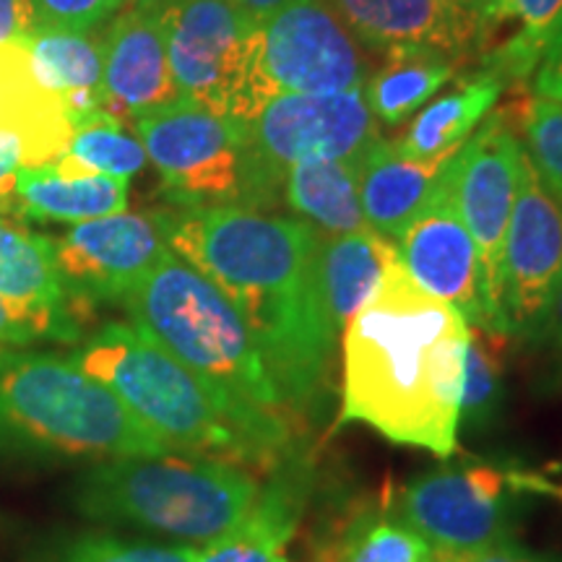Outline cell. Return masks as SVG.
I'll use <instances>...</instances> for the list:
<instances>
[{"instance_id":"cell-16","label":"cell","mask_w":562,"mask_h":562,"mask_svg":"<svg viewBox=\"0 0 562 562\" xmlns=\"http://www.w3.org/2000/svg\"><path fill=\"white\" fill-rule=\"evenodd\" d=\"M104 112L133 121L180 100L170 53H167L165 9L125 5L102 32Z\"/></svg>"},{"instance_id":"cell-4","label":"cell","mask_w":562,"mask_h":562,"mask_svg":"<svg viewBox=\"0 0 562 562\" xmlns=\"http://www.w3.org/2000/svg\"><path fill=\"white\" fill-rule=\"evenodd\" d=\"M70 360L121 398L167 451L261 469L279 456L235 412L136 323H108Z\"/></svg>"},{"instance_id":"cell-29","label":"cell","mask_w":562,"mask_h":562,"mask_svg":"<svg viewBox=\"0 0 562 562\" xmlns=\"http://www.w3.org/2000/svg\"><path fill=\"white\" fill-rule=\"evenodd\" d=\"M516 21L508 40L482 53V70L503 83H521L537 70L547 42L562 21V0H510L505 24Z\"/></svg>"},{"instance_id":"cell-25","label":"cell","mask_w":562,"mask_h":562,"mask_svg":"<svg viewBox=\"0 0 562 562\" xmlns=\"http://www.w3.org/2000/svg\"><path fill=\"white\" fill-rule=\"evenodd\" d=\"M284 201L321 235H349L368 229L357 165L347 159H305L286 172Z\"/></svg>"},{"instance_id":"cell-21","label":"cell","mask_w":562,"mask_h":562,"mask_svg":"<svg viewBox=\"0 0 562 562\" xmlns=\"http://www.w3.org/2000/svg\"><path fill=\"white\" fill-rule=\"evenodd\" d=\"M19 45L30 55L37 81L66 104L74 117V128L91 112L104 110L100 30L76 32L34 26Z\"/></svg>"},{"instance_id":"cell-41","label":"cell","mask_w":562,"mask_h":562,"mask_svg":"<svg viewBox=\"0 0 562 562\" xmlns=\"http://www.w3.org/2000/svg\"><path fill=\"white\" fill-rule=\"evenodd\" d=\"M539 336L550 341L554 351L562 357V286H560L558 297H554V302H552L550 313H547L544 326H542V331H539Z\"/></svg>"},{"instance_id":"cell-36","label":"cell","mask_w":562,"mask_h":562,"mask_svg":"<svg viewBox=\"0 0 562 562\" xmlns=\"http://www.w3.org/2000/svg\"><path fill=\"white\" fill-rule=\"evenodd\" d=\"M32 0H0V45L19 42L34 30Z\"/></svg>"},{"instance_id":"cell-11","label":"cell","mask_w":562,"mask_h":562,"mask_svg":"<svg viewBox=\"0 0 562 562\" xmlns=\"http://www.w3.org/2000/svg\"><path fill=\"white\" fill-rule=\"evenodd\" d=\"M524 144L497 110L456 154L459 211L480 256L487 328L508 334L503 315V248L518 188V161Z\"/></svg>"},{"instance_id":"cell-27","label":"cell","mask_w":562,"mask_h":562,"mask_svg":"<svg viewBox=\"0 0 562 562\" xmlns=\"http://www.w3.org/2000/svg\"><path fill=\"white\" fill-rule=\"evenodd\" d=\"M459 70V60L432 50L391 53L389 63L364 87L372 117L385 125L406 121Z\"/></svg>"},{"instance_id":"cell-43","label":"cell","mask_w":562,"mask_h":562,"mask_svg":"<svg viewBox=\"0 0 562 562\" xmlns=\"http://www.w3.org/2000/svg\"><path fill=\"white\" fill-rule=\"evenodd\" d=\"M175 0H123V5H151V9H167Z\"/></svg>"},{"instance_id":"cell-26","label":"cell","mask_w":562,"mask_h":562,"mask_svg":"<svg viewBox=\"0 0 562 562\" xmlns=\"http://www.w3.org/2000/svg\"><path fill=\"white\" fill-rule=\"evenodd\" d=\"M300 505L297 476L273 480L235 529L201 550L199 562H290L286 544L297 529Z\"/></svg>"},{"instance_id":"cell-7","label":"cell","mask_w":562,"mask_h":562,"mask_svg":"<svg viewBox=\"0 0 562 562\" xmlns=\"http://www.w3.org/2000/svg\"><path fill=\"white\" fill-rule=\"evenodd\" d=\"M165 32L180 97L240 125L273 102L261 68V24L227 0H175L165 9Z\"/></svg>"},{"instance_id":"cell-35","label":"cell","mask_w":562,"mask_h":562,"mask_svg":"<svg viewBox=\"0 0 562 562\" xmlns=\"http://www.w3.org/2000/svg\"><path fill=\"white\" fill-rule=\"evenodd\" d=\"M533 97L562 102V21L547 42L542 60L533 70Z\"/></svg>"},{"instance_id":"cell-3","label":"cell","mask_w":562,"mask_h":562,"mask_svg":"<svg viewBox=\"0 0 562 562\" xmlns=\"http://www.w3.org/2000/svg\"><path fill=\"white\" fill-rule=\"evenodd\" d=\"M131 323L154 336L235 412L263 446L281 456L286 425L256 339L232 302L170 250L123 300Z\"/></svg>"},{"instance_id":"cell-38","label":"cell","mask_w":562,"mask_h":562,"mask_svg":"<svg viewBox=\"0 0 562 562\" xmlns=\"http://www.w3.org/2000/svg\"><path fill=\"white\" fill-rule=\"evenodd\" d=\"M510 0H472V11L476 19V50L484 53V47L492 42L495 34L505 24Z\"/></svg>"},{"instance_id":"cell-40","label":"cell","mask_w":562,"mask_h":562,"mask_svg":"<svg viewBox=\"0 0 562 562\" xmlns=\"http://www.w3.org/2000/svg\"><path fill=\"white\" fill-rule=\"evenodd\" d=\"M227 3L235 5L237 11H243L245 16L256 21V24H263V21H269L273 13H277L281 5L290 3V0H227Z\"/></svg>"},{"instance_id":"cell-31","label":"cell","mask_w":562,"mask_h":562,"mask_svg":"<svg viewBox=\"0 0 562 562\" xmlns=\"http://www.w3.org/2000/svg\"><path fill=\"white\" fill-rule=\"evenodd\" d=\"M508 121L521 128L533 170L562 206V102L529 97L516 104V117L508 112Z\"/></svg>"},{"instance_id":"cell-2","label":"cell","mask_w":562,"mask_h":562,"mask_svg":"<svg viewBox=\"0 0 562 562\" xmlns=\"http://www.w3.org/2000/svg\"><path fill=\"white\" fill-rule=\"evenodd\" d=\"M341 422L440 459L456 451L469 323L391 266L341 334Z\"/></svg>"},{"instance_id":"cell-46","label":"cell","mask_w":562,"mask_h":562,"mask_svg":"<svg viewBox=\"0 0 562 562\" xmlns=\"http://www.w3.org/2000/svg\"><path fill=\"white\" fill-rule=\"evenodd\" d=\"M467 3H469V0H467ZM469 5H472V3H469Z\"/></svg>"},{"instance_id":"cell-23","label":"cell","mask_w":562,"mask_h":562,"mask_svg":"<svg viewBox=\"0 0 562 562\" xmlns=\"http://www.w3.org/2000/svg\"><path fill=\"white\" fill-rule=\"evenodd\" d=\"M396 263V243L370 227L349 235H321L318 273L336 334H344L347 323L381 284L385 271Z\"/></svg>"},{"instance_id":"cell-47","label":"cell","mask_w":562,"mask_h":562,"mask_svg":"<svg viewBox=\"0 0 562 562\" xmlns=\"http://www.w3.org/2000/svg\"><path fill=\"white\" fill-rule=\"evenodd\" d=\"M469 3H472V0H469Z\"/></svg>"},{"instance_id":"cell-6","label":"cell","mask_w":562,"mask_h":562,"mask_svg":"<svg viewBox=\"0 0 562 562\" xmlns=\"http://www.w3.org/2000/svg\"><path fill=\"white\" fill-rule=\"evenodd\" d=\"M0 448L87 461L167 451L70 357L11 349L0 351Z\"/></svg>"},{"instance_id":"cell-30","label":"cell","mask_w":562,"mask_h":562,"mask_svg":"<svg viewBox=\"0 0 562 562\" xmlns=\"http://www.w3.org/2000/svg\"><path fill=\"white\" fill-rule=\"evenodd\" d=\"M508 336L510 334L487 326H469L461 385V425L484 427L495 417L503 402Z\"/></svg>"},{"instance_id":"cell-34","label":"cell","mask_w":562,"mask_h":562,"mask_svg":"<svg viewBox=\"0 0 562 562\" xmlns=\"http://www.w3.org/2000/svg\"><path fill=\"white\" fill-rule=\"evenodd\" d=\"M121 5L123 0H32L34 24L76 32L100 30Z\"/></svg>"},{"instance_id":"cell-17","label":"cell","mask_w":562,"mask_h":562,"mask_svg":"<svg viewBox=\"0 0 562 562\" xmlns=\"http://www.w3.org/2000/svg\"><path fill=\"white\" fill-rule=\"evenodd\" d=\"M372 50H432L461 60L476 47V19L467 0H323Z\"/></svg>"},{"instance_id":"cell-44","label":"cell","mask_w":562,"mask_h":562,"mask_svg":"<svg viewBox=\"0 0 562 562\" xmlns=\"http://www.w3.org/2000/svg\"><path fill=\"white\" fill-rule=\"evenodd\" d=\"M11 214V193H0V216H9Z\"/></svg>"},{"instance_id":"cell-19","label":"cell","mask_w":562,"mask_h":562,"mask_svg":"<svg viewBox=\"0 0 562 562\" xmlns=\"http://www.w3.org/2000/svg\"><path fill=\"white\" fill-rule=\"evenodd\" d=\"M453 157L456 154L412 159L389 140L378 138L357 161V186L368 227L396 243L414 216L438 193Z\"/></svg>"},{"instance_id":"cell-24","label":"cell","mask_w":562,"mask_h":562,"mask_svg":"<svg viewBox=\"0 0 562 562\" xmlns=\"http://www.w3.org/2000/svg\"><path fill=\"white\" fill-rule=\"evenodd\" d=\"M505 83L487 70H476L459 79V83L427 104L409 128L396 140V149L412 159H432L456 154L472 136L487 112L501 100Z\"/></svg>"},{"instance_id":"cell-10","label":"cell","mask_w":562,"mask_h":562,"mask_svg":"<svg viewBox=\"0 0 562 562\" xmlns=\"http://www.w3.org/2000/svg\"><path fill=\"white\" fill-rule=\"evenodd\" d=\"M518 476L490 463H461L427 472L398 497L402 524L432 550L474 554L510 539Z\"/></svg>"},{"instance_id":"cell-22","label":"cell","mask_w":562,"mask_h":562,"mask_svg":"<svg viewBox=\"0 0 562 562\" xmlns=\"http://www.w3.org/2000/svg\"><path fill=\"white\" fill-rule=\"evenodd\" d=\"M131 180L112 175L60 178L50 167H21L13 175L11 214L26 222L81 224L128 209Z\"/></svg>"},{"instance_id":"cell-5","label":"cell","mask_w":562,"mask_h":562,"mask_svg":"<svg viewBox=\"0 0 562 562\" xmlns=\"http://www.w3.org/2000/svg\"><path fill=\"white\" fill-rule=\"evenodd\" d=\"M261 484L240 463L191 453L123 456L81 474L74 501L91 521L211 544L252 510Z\"/></svg>"},{"instance_id":"cell-42","label":"cell","mask_w":562,"mask_h":562,"mask_svg":"<svg viewBox=\"0 0 562 562\" xmlns=\"http://www.w3.org/2000/svg\"><path fill=\"white\" fill-rule=\"evenodd\" d=\"M427 562H467V558L463 554H453V552H440V550H432L430 558H427Z\"/></svg>"},{"instance_id":"cell-12","label":"cell","mask_w":562,"mask_h":562,"mask_svg":"<svg viewBox=\"0 0 562 562\" xmlns=\"http://www.w3.org/2000/svg\"><path fill=\"white\" fill-rule=\"evenodd\" d=\"M53 252L70 313L79 318L108 302H123L170 252L159 211H121L74 224L53 237Z\"/></svg>"},{"instance_id":"cell-1","label":"cell","mask_w":562,"mask_h":562,"mask_svg":"<svg viewBox=\"0 0 562 562\" xmlns=\"http://www.w3.org/2000/svg\"><path fill=\"white\" fill-rule=\"evenodd\" d=\"M167 245L232 302L256 339L284 409L315 404L336 334L323 300L321 232L237 206L161 209Z\"/></svg>"},{"instance_id":"cell-39","label":"cell","mask_w":562,"mask_h":562,"mask_svg":"<svg viewBox=\"0 0 562 562\" xmlns=\"http://www.w3.org/2000/svg\"><path fill=\"white\" fill-rule=\"evenodd\" d=\"M467 562H539L533 554L516 542V539H503V542L487 547V550L467 554Z\"/></svg>"},{"instance_id":"cell-45","label":"cell","mask_w":562,"mask_h":562,"mask_svg":"<svg viewBox=\"0 0 562 562\" xmlns=\"http://www.w3.org/2000/svg\"><path fill=\"white\" fill-rule=\"evenodd\" d=\"M539 562H562V558H542Z\"/></svg>"},{"instance_id":"cell-14","label":"cell","mask_w":562,"mask_h":562,"mask_svg":"<svg viewBox=\"0 0 562 562\" xmlns=\"http://www.w3.org/2000/svg\"><path fill=\"white\" fill-rule=\"evenodd\" d=\"M560 286L562 206L524 149L503 248V315L508 334L539 336Z\"/></svg>"},{"instance_id":"cell-18","label":"cell","mask_w":562,"mask_h":562,"mask_svg":"<svg viewBox=\"0 0 562 562\" xmlns=\"http://www.w3.org/2000/svg\"><path fill=\"white\" fill-rule=\"evenodd\" d=\"M0 297L16 307L42 339L76 341L81 336L55 263L53 237L13 216H0Z\"/></svg>"},{"instance_id":"cell-20","label":"cell","mask_w":562,"mask_h":562,"mask_svg":"<svg viewBox=\"0 0 562 562\" xmlns=\"http://www.w3.org/2000/svg\"><path fill=\"white\" fill-rule=\"evenodd\" d=\"M74 117L34 76L30 55L16 42L0 45V133L24 146V167L55 165L74 138Z\"/></svg>"},{"instance_id":"cell-28","label":"cell","mask_w":562,"mask_h":562,"mask_svg":"<svg viewBox=\"0 0 562 562\" xmlns=\"http://www.w3.org/2000/svg\"><path fill=\"white\" fill-rule=\"evenodd\" d=\"M146 165V151L138 138L123 131V123L110 112H91L76 125L68 149L55 165H47L60 178H91L112 175L131 180Z\"/></svg>"},{"instance_id":"cell-37","label":"cell","mask_w":562,"mask_h":562,"mask_svg":"<svg viewBox=\"0 0 562 562\" xmlns=\"http://www.w3.org/2000/svg\"><path fill=\"white\" fill-rule=\"evenodd\" d=\"M42 336L30 321L21 315L16 307H11L9 302L0 297V351L3 349H16V347H30L32 341H40Z\"/></svg>"},{"instance_id":"cell-32","label":"cell","mask_w":562,"mask_h":562,"mask_svg":"<svg viewBox=\"0 0 562 562\" xmlns=\"http://www.w3.org/2000/svg\"><path fill=\"white\" fill-rule=\"evenodd\" d=\"M193 544H149L112 533L89 531L63 547L58 562H199Z\"/></svg>"},{"instance_id":"cell-15","label":"cell","mask_w":562,"mask_h":562,"mask_svg":"<svg viewBox=\"0 0 562 562\" xmlns=\"http://www.w3.org/2000/svg\"><path fill=\"white\" fill-rule=\"evenodd\" d=\"M396 250L422 292L453 305L469 326H487L480 256L456 195V157L448 161L438 193L398 235Z\"/></svg>"},{"instance_id":"cell-13","label":"cell","mask_w":562,"mask_h":562,"mask_svg":"<svg viewBox=\"0 0 562 562\" xmlns=\"http://www.w3.org/2000/svg\"><path fill=\"white\" fill-rule=\"evenodd\" d=\"M261 68L271 97L362 89L368 66L323 0H290L261 24Z\"/></svg>"},{"instance_id":"cell-8","label":"cell","mask_w":562,"mask_h":562,"mask_svg":"<svg viewBox=\"0 0 562 562\" xmlns=\"http://www.w3.org/2000/svg\"><path fill=\"white\" fill-rule=\"evenodd\" d=\"M381 138L362 89L284 94L248 125L245 209L269 211L284 195L286 172L305 159L360 161Z\"/></svg>"},{"instance_id":"cell-33","label":"cell","mask_w":562,"mask_h":562,"mask_svg":"<svg viewBox=\"0 0 562 562\" xmlns=\"http://www.w3.org/2000/svg\"><path fill=\"white\" fill-rule=\"evenodd\" d=\"M432 547L402 521H375L349 547L344 562H427Z\"/></svg>"},{"instance_id":"cell-9","label":"cell","mask_w":562,"mask_h":562,"mask_svg":"<svg viewBox=\"0 0 562 562\" xmlns=\"http://www.w3.org/2000/svg\"><path fill=\"white\" fill-rule=\"evenodd\" d=\"M138 144L159 175V193L178 209H245L248 125L175 100L133 117Z\"/></svg>"}]
</instances>
